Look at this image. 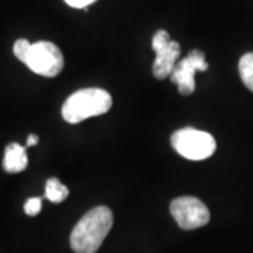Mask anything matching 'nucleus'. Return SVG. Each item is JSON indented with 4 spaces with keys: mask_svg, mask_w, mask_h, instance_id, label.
I'll return each mask as SVG.
<instances>
[{
    "mask_svg": "<svg viewBox=\"0 0 253 253\" xmlns=\"http://www.w3.org/2000/svg\"><path fill=\"white\" fill-rule=\"evenodd\" d=\"M113 212L100 206L86 212L71 234V246L75 253H96L113 226Z\"/></svg>",
    "mask_w": 253,
    "mask_h": 253,
    "instance_id": "obj_1",
    "label": "nucleus"
},
{
    "mask_svg": "<svg viewBox=\"0 0 253 253\" xmlns=\"http://www.w3.org/2000/svg\"><path fill=\"white\" fill-rule=\"evenodd\" d=\"M113 106L109 91L99 87L82 89L69 96L62 106V117L69 124H78L83 120L106 114Z\"/></svg>",
    "mask_w": 253,
    "mask_h": 253,
    "instance_id": "obj_2",
    "label": "nucleus"
},
{
    "mask_svg": "<svg viewBox=\"0 0 253 253\" xmlns=\"http://www.w3.org/2000/svg\"><path fill=\"white\" fill-rule=\"evenodd\" d=\"M173 149L190 161H204L212 156L217 149L214 136L196 128H181L170 138Z\"/></svg>",
    "mask_w": 253,
    "mask_h": 253,
    "instance_id": "obj_3",
    "label": "nucleus"
},
{
    "mask_svg": "<svg viewBox=\"0 0 253 253\" xmlns=\"http://www.w3.org/2000/svg\"><path fill=\"white\" fill-rule=\"evenodd\" d=\"M23 63L37 75L45 78H55L62 72L63 55L58 46L48 41H38L31 44Z\"/></svg>",
    "mask_w": 253,
    "mask_h": 253,
    "instance_id": "obj_4",
    "label": "nucleus"
},
{
    "mask_svg": "<svg viewBox=\"0 0 253 253\" xmlns=\"http://www.w3.org/2000/svg\"><path fill=\"white\" fill-rule=\"evenodd\" d=\"M208 63L203 51L193 49L186 58H183L174 65L170 73V81L177 86V90L183 96H190L196 90V73L206 72Z\"/></svg>",
    "mask_w": 253,
    "mask_h": 253,
    "instance_id": "obj_5",
    "label": "nucleus"
},
{
    "mask_svg": "<svg viewBox=\"0 0 253 253\" xmlns=\"http://www.w3.org/2000/svg\"><path fill=\"white\" fill-rule=\"evenodd\" d=\"M170 214L181 229L191 231L207 225L210 221V211L207 206L196 197H179L170 204Z\"/></svg>",
    "mask_w": 253,
    "mask_h": 253,
    "instance_id": "obj_6",
    "label": "nucleus"
},
{
    "mask_svg": "<svg viewBox=\"0 0 253 253\" xmlns=\"http://www.w3.org/2000/svg\"><path fill=\"white\" fill-rule=\"evenodd\" d=\"M152 49L155 51L154 76L156 79H165L170 76L174 69V65L179 61L180 56V45L170 40L168 31L159 30L155 33L152 38Z\"/></svg>",
    "mask_w": 253,
    "mask_h": 253,
    "instance_id": "obj_7",
    "label": "nucleus"
},
{
    "mask_svg": "<svg viewBox=\"0 0 253 253\" xmlns=\"http://www.w3.org/2000/svg\"><path fill=\"white\" fill-rule=\"evenodd\" d=\"M28 165L27 148L20 144H9L4 149L3 169L7 173H20L26 170Z\"/></svg>",
    "mask_w": 253,
    "mask_h": 253,
    "instance_id": "obj_8",
    "label": "nucleus"
},
{
    "mask_svg": "<svg viewBox=\"0 0 253 253\" xmlns=\"http://www.w3.org/2000/svg\"><path fill=\"white\" fill-rule=\"evenodd\" d=\"M68 196H69V189L65 184H62L59 179L51 177L46 180L45 199L52 201V203H62Z\"/></svg>",
    "mask_w": 253,
    "mask_h": 253,
    "instance_id": "obj_9",
    "label": "nucleus"
},
{
    "mask_svg": "<svg viewBox=\"0 0 253 253\" xmlns=\"http://www.w3.org/2000/svg\"><path fill=\"white\" fill-rule=\"evenodd\" d=\"M239 75L244 84L253 91V52L245 54L239 61Z\"/></svg>",
    "mask_w": 253,
    "mask_h": 253,
    "instance_id": "obj_10",
    "label": "nucleus"
},
{
    "mask_svg": "<svg viewBox=\"0 0 253 253\" xmlns=\"http://www.w3.org/2000/svg\"><path fill=\"white\" fill-rule=\"evenodd\" d=\"M30 45H31V42L28 41V40H24V38H21V40H17L16 42H14V46H13V52L16 55V58H17L18 61H24V58H26V55H27L28 49H30Z\"/></svg>",
    "mask_w": 253,
    "mask_h": 253,
    "instance_id": "obj_11",
    "label": "nucleus"
},
{
    "mask_svg": "<svg viewBox=\"0 0 253 253\" xmlns=\"http://www.w3.org/2000/svg\"><path fill=\"white\" fill-rule=\"evenodd\" d=\"M42 208V197H33V199H28L27 203L24 204V211L26 214L30 217H34L37 215Z\"/></svg>",
    "mask_w": 253,
    "mask_h": 253,
    "instance_id": "obj_12",
    "label": "nucleus"
},
{
    "mask_svg": "<svg viewBox=\"0 0 253 253\" xmlns=\"http://www.w3.org/2000/svg\"><path fill=\"white\" fill-rule=\"evenodd\" d=\"M71 7L75 9H86L87 6H90L91 3H94L96 0H65Z\"/></svg>",
    "mask_w": 253,
    "mask_h": 253,
    "instance_id": "obj_13",
    "label": "nucleus"
},
{
    "mask_svg": "<svg viewBox=\"0 0 253 253\" xmlns=\"http://www.w3.org/2000/svg\"><path fill=\"white\" fill-rule=\"evenodd\" d=\"M38 141H40L38 135H36V134H30V136L27 138V145H26V148H28V146H34V145L38 144Z\"/></svg>",
    "mask_w": 253,
    "mask_h": 253,
    "instance_id": "obj_14",
    "label": "nucleus"
}]
</instances>
